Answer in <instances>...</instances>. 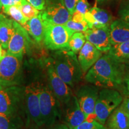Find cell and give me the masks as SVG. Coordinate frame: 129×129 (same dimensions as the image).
Wrapping results in <instances>:
<instances>
[{"instance_id":"19","label":"cell","mask_w":129,"mask_h":129,"mask_svg":"<svg viewBox=\"0 0 129 129\" xmlns=\"http://www.w3.org/2000/svg\"><path fill=\"white\" fill-rule=\"evenodd\" d=\"M25 125V118L20 114L0 113V129H18Z\"/></svg>"},{"instance_id":"7","label":"cell","mask_w":129,"mask_h":129,"mask_svg":"<svg viewBox=\"0 0 129 129\" xmlns=\"http://www.w3.org/2000/svg\"><path fill=\"white\" fill-rule=\"evenodd\" d=\"M45 46L51 50H60L69 48V42L74 33L64 25H57L43 20Z\"/></svg>"},{"instance_id":"30","label":"cell","mask_w":129,"mask_h":129,"mask_svg":"<svg viewBox=\"0 0 129 129\" xmlns=\"http://www.w3.org/2000/svg\"><path fill=\"white\" fill-rule=\"evenodd\" d=\"M2 7H7L13 6H20V5L28 3L26 0H0Z\"/></svg>"},{"instance_id":"24","label":"cell","mask_w":129,"mask_h":129,"mask_svg":"<svg viewBox=\"0 0 129 129\" xmlns=\"http://www.w3.org/2000/svg\"><path fill=\"white\" fill-rule=\"evenodd\" d=\"M3 10L6 14L11 16L13 19H14V20L22 25L23 28L26 25L28 20L26 18L25 16L21 12L19 6H13L4 7L3 8Z\"/></svg>"},{"instance_id":"26","label":"cell","mask_w":129,"mask_h":129,"mask_svg":"<svg viewBox=\"0 0 129 129\" xmlns=\"http://www.w3.org/2000/svg\"><path fill=\"white\" fill-rule=\"evenodd\" d=\"M64 25L68 27L69 29H70L71 30H73L74 32H84L89 29L88 24L85 20L81 22H76L72 20L71 19H70L68 22L64 24Z\"/></svg>"},{"instance_id":"23","label":"cell","mask_w":129,"mask_h":129,"mask_svg":"<svg viewBox=\"0 0 129 129\" xmlns=\"http://www.w3.org/2000/svg\"><path fill=\"white\" fill-rule=\"evenodd\" d=\"M86 42L83 32H75L72 34L69 42V48L72 52L77 54Z\"/></svg>"},{"instance_id":"25","label":"cell","mask_w":129,"mask_h":129,"mask_svg":"<svg viewBox=\"0 0 129 129\" xmlns=\"http://www.w3.org/2000/svg\"><path fill=\"white\" fill-rule=\"evenodd\" d=\"M21 12L28 20H30L33 17H36L40 13L41 11L37 10L28 2L19 6Z\"/></svg>"},{"instance_id":"4","label":"cell","mask_w":129,"mask_h":129,"mask_svg":"<svg viewBox=\"0 0 129 129\" xmlns=\"http://www.w3.org/2000/svg\"><path fill=\"white\" fill-rule=\"evenodd\" d=\"M42 83L39 101L43 125L49 127L62 118V106L47 84Z\"/></svg>"},{"instance_id":"10","label":"cell","mask_w":129,"mask_h":129,"mask_svg":"<svg viewBox=\"0 0 129 129\" xmlns=\"http://www.w3.org/2000/svg\"><path fill=\"white\" fill-rule=\"evenodd\" d=\"M41 14L44 20L57 25H64L72 16L64 6L63 0H46L44 9L41 11Z\"/></svg>"},{"instance_id":"1","label":"cell","mask_w":129,"mask_h":129,"mask_svg":"<svg viewBox=\"0 0 129 129\" xmlns=\"http://www.w3.org/2000/svg\"><path fill=\"white\" fill-rule=\"evenodd\" d=\"M124 63L108 53L104 54L87 72L85 80L97 87L112 88L120 85L126 75Z\"/></svg>"},{"instance_id":"6","label":"cell","mask_w":129,"mask_h":129,"mask_svg":"<svg viewBox=\"0 0 129 129\" xmlns=\"http://www.w3.org/2000/svg\"><path fill=\"white\" fill-rule=\"evenodd\" d=\"M0 113L20 114L26 120L23 85L12 86L0 85Z\"/></svg>"},{"instance_id":"27","label":"cell","mask_w":129,"mask_h":129,"mask_svg":"<svg viewBox=\"0 0 129 129\" xmlns=\"http://www.w3.org/2000/svg\"><path fill=\"white\" fill-rule=\"evenodd\" d=\"M74 129H106V127L96 120H85Z\"/></svg>"},{"instance_id":"34","label":"cell","mask_w":129,"mask_h":129,"mask_svg":"<svg viewBox=\"0 0 129 129\" xmlns=\"http://www.w3.org/2000/svg\"><path fill=\"white\" fill-rule=\"evenodd\" d=\"M47 129H69V127L64 123H57L48 127Z\"/></svg>"},{"instance_id":"21","label":"cell","mask_w":129,"mask_h":129,"mask_svg":"<svg viewBox=\"0 0 129 129\" xmlns=\"http://www.w3.org/2000/svg\"><path fill=\"white\" fill-rule=\"evenodd\" d=\"M13 32V20L5 16L0 20V44L4 49H7Z\"/></svg>"},{"instance_id":"40","label":"cell","mask_w":129,"mask_h":129,"mask_svg":"<svg viewBox=\"0 0 129 129\" xmlns=\"http://www.w3.org/2000/svg\"><path fill=\"white\" fill-rule=\"evenodd\" d=\"M1 8H2V5H1V3H0V10L1 9Z\"/></svg>"},{"instance_id":"28","label":"cell","mask_w":129,"mask_h":129,"mask_svg":"<svg viewBox=\"0 0 129 129\" xmlns=\"http://www.w3.org/2000/svg\"><path fill=\"white\" fill-rule=\"evenodd\" d=\"M120 19L129 23V0H123L118 11Z\"/></svg>"},{"instance_id":"18","label":"cell","mask_w":129,"mask_h":129,"mask_svg":"<svg viewBox=\"0 0 129 129\" xmlns=\"http://www.w3.org/2000/svg\"><path fill=\"white\" fill-rule=\"evenodd\" d=\"M106 123V129H129V114L120 105L111 113Z\"/></svg>"},{"instance_id":"2","label":"cell","mask_w":129,"mask_h":129,"mask_svg":"<svg viewBox=\"0 0 129 129\" xmlns=\"http://www.w3.org/2000/svg\"><path fill=\"white\" fill-rule=\"evenodd\" d=\"M50 60L56 73L69 86L73 87L81 80L84 72L77 54L69 48L57 50Z\"/></svg>"},{"instance_id":"15","label":"cell","mask_w":129,"mask_h":129,"mask_svg":"<svg viewBox=\"0 0 129 129\" xmlns=\"http://www.w3.org/2000/svg\"><path fill=\"white\" fill-rule=\"evenodd\" d=\"M89 29L109 28L112 21V16L108 11L93 7L84 15Z\"/></svg>"},{"instance_id":"16","label":"cell","mask_w":129,"mask_h":129,"mask_svg":"<svg viewBox=\"0 0 129 129\" xmlns=\"http://www.w3.org/2000/svg\"><path fill=\"white\" fill-rule=\"evenodd\" d=\"M102 56V52L87 41L78 52V60L84 73L87 72Z\"/></svg>"},{"instance_id":"20","label":"cell","mask_w":129,"mask_h":129,"mask_svg":"<svg viewBox=\"0 0 129 129\" xmlns=\"http://www.w3.org/2000/svg\"><path fill=\"white\" fill-rule=\"evenodd\" d=\"M24 28L29 32L37 43H41L44 35V23L41 12L36 17L29 20Z\"/></svg>"},{"instance_id":"8","label":"cell","mask_w":129,"mask_h":129,"mask_svg":"<svg viewBox=\"0 0 129 129\" xmlns=\"http://www.w3.org/2000/svg\"><path fill=\"white\" fill-rule=\"evenodd\" d=\"M123 98L117 90L105 88L99 91L94 108L96 119L104 125L111 113L121 104Z\"/></svg>"},{"instance_id":"33","label":"cell","mask_w":129,"mask_h":129,"mask_svg":"<svg viewBox=\"0 0 129 129\" xmlns=\"http://www.w3.org/2000/svg\"><path fill=\"white\" fill-rule=\"evenodd\" d=\"M71 19L76 22H81L85 20L84 18V15H83V14H81L80 12H77V11H75L73 13V14H72Z\"/></svg>"},{"instance_id":"41","label":"cell","mask_w":129,"mask_h":129,"mask_svg":"<svg viewBox=\"0 0 129 129\" xmlns=\"http://www.w3.org/2000/svg\"><path fill=\"white\" fill-rule=\"evenodd\" d=\"M101 1H103V0H97V1H99V2H101Z\"/></svg>"},{"instance_id":"35","label":"cell","mask_w":129,"mask_h":129,"mask_svg":"<svg viewBox=\"0 0 129 129\" xmlns=\"http://www.w3.org/2000/svg\"><path fill=\"white\" fill-rule=\"evenodd\" d=\"M121 105L129 114V97L128 98H125L122 100Z\"/></svg>"},{"instance_id":"31","label":"cell","mask_w":129,"mask_h":129,"mask_svg":"<svg viewBox=\"0 0 129 129\" xmlns=\"http://www.w3.org/2000/svg\"><path fill=\"white\" fill-rule=\"evenodd\" d=\"M78 1L79 0H63L64 6L71 15L75 12V7Z\"/></svg>"},{"instance_id":"5","label":"cell","mask_w":129,"mask_h":129,"mask_svg":"<svg viewBox=\"0 0 129 129\" xmlns=\"http://www.w3.org/2000/svg\"><path fill=\"white\" fill-rule=\"evenodd\" d=\"M23 57L7 54L0 61V85H22L24 82Z\"/></svg>"},{"instance_id":"32","label":"cell","mask_w":129,"mask_h":129,"mask_svg":"<svg viewBox=\"0 0 129 129\" xmlns=\"http://www.w3.org/2000/svg\"><path fill=\"white\" fill-rule=\"evenodd\" d=\"M26 1L38 10L42 11L44 9L46 0H26Z\"/></svg>"},{"instance_id":"36","label":"cell","mask_w":129,"mask_h":129,"mask_svg":"<svg viewBox=\"0 0 129 129\" xmlns=\"http://www.w3.org/2000/svg\"><path fill=\"white\" fill-rule=\"evenodd\" d=\"M6 54H7V51L0 44V61L2 60L3 57L6 56Z\"/></svg>"},{"instance_id":"38","label":"cell","mask_w":129,"mask_h":129,"mask_svg":"<svg viewBox=\"0 0 129 129\" xmlns=\"http://www.w3.org/2000/svg\"><path fill=\"white\" fill-rule=\"evenodd\" d=\"M18 129H38V128H35V127H33L27 126V125H25V126H24V127H22V128H18Z\"/></svg>"},{"instance_id":"39","label":"cell","mask_w":129,"mask_h":129,"mask_svg":"<svg viewBox=\"0 0 129 129\" xmlns=\"http://www.w3.org/2000/svg\"><path fill=\"white\" fill-rule=\"evenodd\" d=\"M4 17H5V16L3 15V14H0V20H1L2 19L4 18Z\"/></svg>"},{"instance_id":"37","label":"cell","mask_w":129,"mask_h":129,"mask_svg":"<svg viewBox=\"0 0 129 129\" xmlns=\"http://www.w3.org/2000/svg\"><path fill=\"white\" fill-rule=\"evenodd\" d=\"M124 82L125 83V84H126L127 91H128V93L129 94V71L127 72L126 73V75H125L124 79Z\"/></svg>"},{"instance_id":"17","label":"cell","mask_w":129,"mask_h":129,"mask_svg":"<svg viewBox=\"0 0 129 129\" xmlns=\"http://www.w3.org/2000/svg\"><path fill=\"white\" fill-rule=\"evenodd\" d=\"M109 34L112 46L129 41V23L121 19L113 21L109 26Z\"/></svg>"},{"instance_id":"14","label":"cell","mask_w":129,"mask_h":129,"mask_svg":"<svg viewBox=\"0 0 129 129\" xmlns=\"http://www.w3.org/2000/svg\"><path fill=\"white\" fill-rule=\"evenodd\" d=\"M83 33L87 41L102 52H107L112 46L109 28L88 29Z\"/></svg>"},{"instance_id":"9","label":"cell","mask_w":129,"mask_h":129,"mask_svg":"<svg viewBox=\"0 0 129 129\" xmlns=\"http://www.w3.org/2000/svg\"><path fill=\"white\" fill-rule=\"evenodd\" d=\"M45 63L48 84L58 101L62 105H63L73 96L71 90L56 73L50 59L45 61Z\"/></svg>"},{"instance_id":"12","label":"cell","mask_w":129,"mask_h":129,"mask_svg":"<svg viewBox=\"0 0 129 129\" xmlns=\"http://www.w3.org/2000/svg\"><path fill=\"white\" fill-rule=\"evenodd\" d=\"M99 89L94 85H84L79 88L76 97L81 109L86 118L94 115L95 105L99 95Z\"/></svg>"},{"instance_id":"3","label":"cell","mask_w":129,"mask_h":129,"mask_svg":"<svg viewBox=\"0 0 129 129\" xmlns=\"http://www.w3.org/2000/svg\"><path fill=\"white\" fill-rule=\"evenodd\" d=\"M24 87V111L26 125L38 128L43 126L40 109V90L43 80L39 74H32Z\"/></svg>"},{"instance_id":"11","label":"cell","mask_w":129,"mask_h":129,"mask_svg":"<svg viewBox=\"0 0 129 129\" xmlns=\"http://www.w3.org/2000/svg\"><path fill=\"white\" fill-rule=\"evenodd\" d=\"M13 26L14 32L9 43L7 54L15 56H23L30 41L28 31L14 20Z\"/></svg>"},{"instance_id":"22","label":"cell","mask_w":129,"mask_h":129,"mask_svg":"<svg viewBox=\"0 0 129 129\" xmlns=\"http://www.w3.org/2000/svg\"><path fill=\"white\" fill-rule=\"evenodd\" d=\"M108 54L117 60L124 62L129 59V41L112 45Z\"/></svg>"},{"instance_id":"13","label":"cell","mask_w":129,"mask_h":129,"mask_svg":"<svg viewBox=\"0 0 129 129\" xmlns=\"http://www.w3.org/2000/svg\"><path fill=\"white\" fill-rule=\"evenodd\" d=\"M62 106L63 123L65 124L69 129H74L86 120V116L81 109L75 96L73 95L67 104Z\"/></svg>"},{"instance_id":"29","label":"cell","mask_w":129,"mask_h":129,"mask_svg":"<svg viewBox=\"0 0 129 129\" xmlns=\"http://www.w3.org/2000/svg\"><path fill=\"white\" fill-rule=\"evenodd\" d=\"M90 9V4L87 0H79L75 7V11H77L83 15H85L87 13L89 12Z\"/></svg>"}]
</instances>
